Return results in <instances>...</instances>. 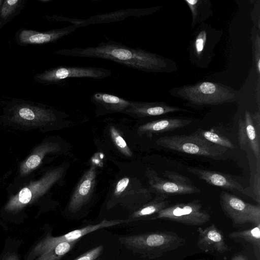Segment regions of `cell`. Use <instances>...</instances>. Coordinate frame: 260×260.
<instances>
[{
    "label": "cell",
    "mask_w": 260,
    "mask_h": 260,
    "mask_svg": "<svg viewBox=\"0 0 260 260\" xmlns=\"http://www.w3.org/2000/svg\"><path fill=\"white\" fill-rule=\"evenodd\" d=\"M76 243V241L60 243L50 250L38 256L36 260H59L72 248Z\"/></svg>",
    "instance_id": "obj_28"
},
{
    "label": "cell",
    "mask_w": 260,
    "mask_h": 260,
    "mask_svg": "<svg viewBox=\"0 0 260 260\" xmlns=\"http://www.w3.org/2000/svg\"><path fill=\"white\" fill-rule=\"evenodd\" d=\"M192 135L226 149H233L235 148L234 144L230 139L224 136L218 134L212 131L198 129Z\"/></svg>",
    "instance_id": "obj_27"
},
{
    "label": "cell",
    "mask_w": 260,
    "mask_h": 260,
    "mask_svg": "<svg viewBox=\"0 0 260 260\" xmlns=\"http://www.w3.org/2000/svg\"><path fill=\"white\" fill-rule=\"evenodd\" d=\"M159 146L182 153L215 158L225 153L227 149L210 143L193 135H177L159 138Z\"/></svg>",
    "instance_id": "obj_5"
},
{
    "label": "cell",
    "mask_w": 260,
    "mask_h": 260,
    "mask_svg": "<svg viewBox=\"0 0 260 260\" xmlns=\"http://www.w3.org/2000/svg\"><path fill=\"white\" fill-rule=\"evenodd\" d=\"M257 169L256 173L254 175L253 182V192L255 193V197L256 202L259 204L260 203V166H256Z\"/></svg>",
    "instance_id": "obj_32"
},
{
    "label": "cell",
    "mask_w": 260,
    "mask_h": 260,
    "mask_svg": "<svg viewBox=\"0 0 260 260\" xmlns=\"http://www.w3.org/2000/svg\"><path fill=\"white\" fill-rule=\"evenodd\" d=\"M23 0H4L0 5V24H4L19 12L24 5Z\"/></svg>",
    "instance_id": "obj_26"
},
{
    "label": "cell",
    "mask_w": 260,
    "mask_h": 260,
    "mask_svg": "<svg viewBox=\"0 0 260 260\" xmlns=\"http://www.w3.org/2000/svg\"><path fill=\"white\" fill-rule=\"evenodd\" d=\"M167 197L157 196L152 201L143 206L132 214V218H140L152 215H155L169 204Z\"/></svg>",
    "instance_id": "obj_25"
},
{
    "label": "cell",
    "mask_w": 260,
    "mask_h": 260,
    "mask_svg": "<svg viewBox=\"0 0 260 260\" xmlns=\"http://www.w3.org/2000/svg\"><path fill=\"white\" fill-rule=\"evenodd\" d=\"M165 219L188 225L200 226L208 222L210 215L199 200L168 206L150 219Z\"/></svg>",
    "instance_id": "obj_8"
},
{
    "label": "cell",
    "mask_w": 260,
    "mask_h": 260,
    "mask_svg": "<svg viewBox=\"0 0 260 260\" xmlns=\"http://www.w3.org/2000/svg\"><path fill=\"white\" fill-rule=\"evenodd\" d=\"M63 167H57L48 172L39 180L32 182L13 196L5 207L8 212L16 213L27 205L44 194L62 176Z\"/></svg>",
    "instance_id": "obj_6"
},
{
    "label": "cell",
    "mask_w": 260,
    "mask_h": 260,
    "mask_svg": "<svg viewBox=\"0 0 260 260\" xmlns=\"http://www.w3.org/2000/svg\"><path fill=\"white\" fill-rule=\"evenodd\" d=\"M158 7L153 8L151 9H145L143 12H141L140 11L137 12L138 9H128L126 10H122L120 11L115 12L114 13H108L99 16H95L91 17L87 20L83 22V24L87 25L91 23H101V22H108L109 21H117L120 19V17H122V19L131 15H137L136 13L138 14L139 13L141 15L142 13H150V12L153 13L158 9Z\"/></svg>",
    "instance_id": "obj_24"
},
{
    "label": "cell",
    "mask_w": 260,
    "mask_h": 260,
    "mask_svg": "<svg viewBox=\"0 0 260 260\" xmlns=\"http://www.w3.org/2000/svg\"><path fill=\"white\" fill-rule=\"evenodd\" d=\"M103 248L102 245L95 247L79 256L74 260H95L101 254Z\"/></svg>",
    "instance_id": "obj_30"
},
{
    "label": "cell",
    "mask_w": 260,
    "mask_h": 260,
    "mask_svg": "<svg viewBox=\"0 0 260 260\" xmlns=\"http://www.w3.org/2000/svg\"><path fill=\"white\" fill-rule=\"evenodd\" d=\"M146 174L151 189L157 193V196L168 198L173 195L192 194L201 191L193 183L186 184L170 179L162 178L151 168L147 169Z\"/></svg>",
    "instance_id": "obj_13"
},
{
    "label": "cell",
    "mask_w": 260,
    "mask_h": 260,
    "mask_svg": "<svg viewBox=\"0 0 260 260\" xmlns=\"http://www.w3.org/2000/svg\"><path fill=\"white\" fill-rule=\"evenodd\" d=\"M190 10L191 28L201 24L213 15L212 5L209 0H184Z\"/></svg>",
    "instance_id": "obj_23"
},
{
    "label": "cell",
    "mask_w": 260,
    "mask_h": 260,
    "mask_svg": "<svg viewBox=\"0 0 260 260\" xmlns=\"http://www.w3.org/2000/svg\"><path fill=\"white\" fill-rule=\"evenodd\" d=\"M3 0H0V5H1L2 3L3 2Z\"/></svg>",
    "instance_id": "obj_36"
},
{
    "label": "cell",
    "mask_w": 260,
    "mask_h": 260,
    "mask_svg": "<svg viewBox=\"0 0 260 260\" xmlns=\"http://www.w3.org/2000/svg\"><path fill=\"white\" fill-rule=\"evenodd\" d=\"M111 74V71L102 68L58 67L37 74L34 79L41 83H55L70 78L103 79Z\"/></svg>",
    "instance_id": "obj_11"
},
{
    "label": "cell",
    "mask_w": 260,
    "mask_h": 260,
    "mask_svg": "<svg viewBox=\"0 0 260 260\" xmlns=\"http://www.w3.org/2000/svg\"><path fill=\"white\" fill-rule=\"evenodd\" d=\"M78 27L79 25L74 24L46 31L21 29L17 32L16 39L21 45H42L55 42L74 31Z\"/></svg>",
    "instance_id": "obj_14"
},
{
    "label": "cell",
    "mask_w": 260,
    "mask_h": 260,
    "mask_svg": "<svg viewBox=\"0 0 260 260\" xmlns=\"http://www.w3.org/2000/svg\"><path fill=\"white\" fill-rule=\"evenodd\" d=\"M129 179L127 177H124L120 179L115 187L114 194L116 196L120 194L127 186Z\"/></svg>",
    "instance_id": "obj_33"
},
{
    "label": "cell",
    "mask_w": 260,
    "mask_h": 260,
    "mask_svg": "<svg viewBox=\"0 0 260 260\" xmlns=\"http://www.w3.org/2000/svg\"><path fill=\"white\" fill-rule=\"evenodd\" d=\"M3 260H19V258L16 254L11 253L7 256Z\"/></svg>",
    "instance_id": "obj_35"
},
{
    "label": "cell",
    "mask_w": 260,
    "mask_h": 260,
    "mask_svg": "<svg viewBox=\"0 0 260 260\" xmlns=\"http://www.w3.org/2000/svg\"><path fill=\"white\" fill-rule=\"evenodd\" d=\"M238 139L242 149L249 147L254 155L256 166H260V113L245 112L244 119L238 121Z\"/></svg>",
    "instance_id": "obj_12"
},
{
    "label": "cell",
    "mask_w": 260,
    "mask_h": 260,
    "mask_svg": "<svg viewBox=\"0 0 260 260\" xmlns=\"http://www.w3.org/2000/svg\"><path fill=\"white\" fill-rule=\"evenodd\" d=\"M96 178V167L92 165L84 173L74 191L69 204L71 212H77L87 202L91 194Z\"/></svg>",
    "instance_id": "obj_17"
},
{
    "label": "cell",
    "mask_w": 260,
    "mask_h": 260,
    "mask_svg": "<svg viewBox=\"0 0 260 260\" xmlns=\"http://www.w3.org/2000/svg\"><path fill=\"white\" fill-rule=\"evenodd\" d=\"M8 111L11 121L25 126H41L56 119L51 109L21 100L13 101Z\"/></svg>",
    "instance_id": "obj_9"
},
{
    "label": "cell",
    "mask_w": 260,
    "mask_h": 260,
    "mask_svg": "<svg viewBox=\"0 0 260 260\" xmlns=\"http://www.w3.org/2000/svg\"><path fill=\"white\" fill-rule=\"evenodd\" d=\"M197 232V245L202 251L223 253L230 250L222 232L214 223L204 229L199 227Z\"/></svg>",
    "instance_id": "obj_16"
},
{
    "label": "cell",
    "mask_w": 260,
    "mask_h": 260,
    "mask_svg": "<svg viewBox=\"0 0 260 260\" xmlns=\"http://www.w3.org/2000/svg\"><path fill=\"white\" fill-rule=\"evenodd\" d=\"M187 170L211 185L230 190H237L254 199L248 189L243 187L229 175L192 167H188Z\"/></svg>",
    "instance_id": "obj_15"
},
{
    "label": "cell",
    "mask_w": 260,
    "mask_h": 260,
    "mask_svg": "<svg viewBox=\"0 0 260 260\" xmlns=\"http://www.w3.org/2000/svg\"><path fill=\"white\" fill-rule=\"evenodd\" d=\"M191 122V120L187 118H164L141 125L138 129V132L141 135L162 133L183 127Z\"/></svg>",
    "instance_id": "obj_19"
},
{
    "label": "cell",
    "mask_w": 260,
    "mask_h": 260,
    "mask_svg": "<svg viewBox=\"0 0 260 260\" xmlns=\"http://www.w3.org/2000/svg\"><path fill=\"white\" fill-rule=\"evenodd\" d=\"M194 32L188 47L189 58L194 66L206 69L215 56L214 51L221 40L223 31L203 22Z\"/></svg>",
    "instance_id": "obj_4"
},
{
    "label": "cell",
    "mask_w": 260,
    "mask_h": 260,
    "mask_svg": "<svg viewBox=\"0 0 260 260\" xmlns=\"http://www.w3.org/2000/svg\"><path fill=\"white\" fill-rule=\"evenodd\" d=\"M231 260H249V259L243 254H237L234 255Z\"/></svg>",
    "instance_id": "obj_34"
},
{
    "label": "cell",
    "mask_w": 260,
    "mask_h": 260,
    "mask_svg": "<svg viewBox=\"0 0 260 260\" xmlns=\"http://www.w3.org/2000/svg\"><path fill=\"white\" fill-rule=\"evenodd\" d=\"M55 53L67 56L107 59L146 72L172 73L177 70L176 62L172 60L112 41L102 42L93 47L63 49Z\"/></svg>",
    "instance_id": "obj_1"
},
{
    "label": "cell",
    "mask_w": 260,
    "mask_h": 260,
    "mask_svg": "<svg viewBox=\"0 0 260 260\" xmlns=\"http://www.w3.org/2000/svg\"><path fill=\"white\" fill-rule=\"evenodd\" d=\"M110 133L112 141L117 148L124 155L132 157L133 153L117 129L113 126H111Z\"/></svg>",
    "instance_id": "obj_29"
},
{
    "label": "cell",
    "mask_w": 260,
    "mask_h": 260,
    "mask_svg": "<svg viewBox=\"0 0 260 260\" xmlns=\"http://www.w3.org/2000/svg\"><path fill=\"white\" fill-rule=\"evenodd\" d=\"M219 203L224 214L232 221L234 227L246 223L260 225V207L240 199L226 191L220 194Z\"/></svg>",
    "instance_id": "obj_7"
},
{
    "label": "cell",
    "mask_w": 260,
    "mask_h": 260,
    "mask_svg": "<svg viewBox=\"0 0 260 260\" xmlns=\"http://www.w3.org/2000/svg\"><path fill=\"white\" fill-rule=\"evenodd\" d=\"M127 248L144 257L154 259L184 244L185 240L172 231H158L120 237Z\"/></svg>",
    "instance_id": "obj_3"
},
{
    "label": "cell",
    "mask_w": 260,
    "mask_h": 260,
    "mask_svg": "<svg viewBox=\"0 0 260 260\" xmlns=\"http://www.w3.org/2000/svg\"><path fill=\"white\" fill-rule=\"evenodd\" d=\"M187 110L170 106L162 102H132L124 112L137 117L156 116L176 112H187Z\"/></svg>",
    "instance_id": "obj_18"
},
{
    "label": "cell",
    "mask_w": 260,
    "mask_h": 260,
    "mask_svg": "<svg viewBox=\"0 0 260 260\" xmlns=\"http://www.w3.org/2000/svg\"><path fill=\"white\" fill-rule=\"evenodd\" d=\"M61 148L58 144L52 142H46L40 145L21 165V174L25 175L28 173L41 164L46 154L57 152Z\"/></svg>",
    "instance_id": "obj_21"
},
{
    "label": "cell",
    "mask_w": 260,
    "mask_h": 260,
    "mask_svg": "<svg viewBox=\"0 0 260 260\" xmlns=\"http://www.w3.org/2000/svg\"><path fill=\"white\" fill-rule=\"evenodd\" d=\"M170 94L196 107L217 106L236 101L239 93L233 88L219 83L201 81L169 90Z\"/></svg>",
    "instance_id": "obj_2"
},
{
    "label": "cell",
    "mask_w": 260,
    "mask_h": 260,
    "mask_svg": "<svg viewBox=\"0 0 260 260\" xmlns=\"http://www.w3.org/2000/svg\"><path fill=\"white\" fill-rule=\"evenodd\" d=\"M133 220V219L112 220L104 219L98 224L89 225L81 229L74 230L60 236L54 237L47 236L34 247L28 255V259L31 260L42 255L60 243L74 242L82 237L98 230L123 223H127Z\"/></svg>",
    "instance_id": "obj_10"
},
{
    "label": "cell",
    "mask_w": 260,
    "mask_h": 260,
    "mask_svg": "<svg viewBox=\"0 0 260 260\" xmlns=\"http://www.w3.org/2000/svg\"><path fill=\"white\" fill-rule=\"evenodd\" d=\"M254 45V58L257 73L259 76L260 73V37L258 31L255 34Z\"/></svg>",
    "instance_id": "obj_31"
},
{
    "label": "cell",
    "mask_w": 260,
    "mask_h": 260,
    "mask_svg": "<svg viewBox=\"0 0 260 260\" xmlns=\"http://www.w3.org/2000/svg\"><path fill=\"white\" fill-rule=\"evenodd\" d=\"M229 237L237 243L250 244L256 260H260V225L247 230L230 233Z\"/></svg>",
    "instance_id": "obj_22"
},
{
    "label": "cell",
    "mask_w": 260,
    "mask_h": 260,
    "mask_svg": "<svg viewBox=\"0 0 260 260\" xmlns=\"http://www.w3.org/2000/svg\"><path fill=\"white\" fill-rule=\"evenodd\" d=\"M91 100L99 108L111 112L124 111L130 106L132 103V101L117 96L103 92L94 93Z\"/></svg>",
    "instance_id": "obj_20"
}]
</instances>
